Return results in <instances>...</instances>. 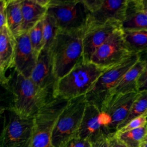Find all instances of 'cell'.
<instances>
[{"label":"cell","instance_id":"25","mask_svg":"<svg viewBox=\"0 0 147 147\" xmlns=\"http://www.w3.org/2000/svg\"><path fill=\"white\" fill-rule=\"evenodd\" d=\"M42 28V20L28 32L31 45L34 52L38 56L44 48Z\"/></svg>","mask_w":147,"mask_h":147},{"label":"cell","instance_id":"11","mask_svg":"<svg viewBox=\"0 0 147 147\" xmlns=\"http://www.w3.org/2000/svg\"><path fill=\"white\" fill-rule=\"evenodd\" d=\"M89 11L87 28L103 25L111 20L122 22L127 0H84Z\"/></svg>","mask_w":147,"mask_h":147},{"label":"cell","instance_id":"21","mask_svg":"<svg viewBox=\"0 0 147 147\" xmlns=\"http://www.w3.org/2000/svg\"><path fill=\"white\" fill-rule=\"evenodd\" d=\"M123 34L125 42L132 53L140 54L147 51V30H123Z\"/></svg>","mask_w":147,"mask_h":147},{"label":"cell","instance_id":"31","mask_svg":"<svg viewBox=\"0 0 147 147\" xmlns=\"http://www.w3.org/2000/svg\"><path fill=\"white\" fill-rule=\"evenodd\" d=\"M91 144V147H109L107 137H103Z\"/></svg>","mask_w":147,"mask_h":147},{"label":"cell","instance_id":"6","mask_svg":"<svg viewBox=\"0 0 147 147\" xmlns=\"http://www.w3.org/2000/svg\"><path fill=\"white\" fill-rule=\"evenodd\" d=\"M47 14L55 20L60 30H85L89 11L84 0H51Z\"/></svg>","mask_w":147,"mask_h":147},{"label":"cell","instance_id":"5","mask_svg":"<svg viewBox=\"0 0 147 147\" xmlns=\"http://www.w3.org/2000/svg\"><path fill=\"white\" fill-rule=\"evenodd\" d=\"M87 104L85 95L68 100L53 129V147H63L68 141L78 137Z\"/></svg>","mask_w":147,"mask_h":147},{"label":"cell","instance_id":"14","mask_svg":"<svg viewBox=\"0 0 147 147\" xmlns=\"http://www.w3.org/2000/svg\"><path fill=\"white\" fill-rule=\"evenodd\" d=\"M16 40L14 69L24 76L29 78L36 64L38 56L32 48L28 32L21 33Z\"/></svg>","mask_w":147,"mask_h":147},{"label":"cell","instance_id":"4","mask_svg":"<svg viewBox=\"0 0 147 147\" xmlns=\"http://www.w3.org/2000/svg\"><path fill=\"white\" fill-rule=\"evenodd\" d=\"M140 58V54L133 53L121 62L107 68L86 94L85 98L87 103L94 105L100 110L104 102L110 96L112 90Z\"/></svg>","mask_w":147,"mask_h":147},{"label":"cell","instance_id":"18","mask_svg":"<svg viewBox=\"0 0 147 147\" xmlns=\"http://www.w3.org/2000/svg\"><path fill=\"white\" fill-rule=\"evenodd\" d=\"M123 30H147V15L142 9L141 0H127Z\"/></svg>","mask_w":147,"mask_h":147},{"label":"cell","instance_id":"1","mask_svg":"<svg viewBox=\"0 0 147 147\" xmlns=\"http://www.w3.org/2000/svg\"><path fill=\"white\" fill-rule=\"evenodd\" d=\"M84 30L59 29L49 51L54 75L57 80L83 60V37Z\"/></svg>","mask_w":147,"mask_h":147},{"label":"cell","instance_id":"17","mask_svg":"<svg viewBox=\"0 0 147 147\" xmlns=\"http://www.w3.org/2000/svg\"><path fill=\"white\" fill-rule=\"evenodd\" d=\"M51 0H21L22 33L28 32L47 13Z\"/></svg>","mask_w":147,"mask_h":147},{"label":"cell","instance_id":"12","mask_svg":"<svg viewBox=\"0 0 147 147\" xmlns=\"http://www.w3.org/2000/svg\"><path fill=\"white\" fill-rule=\"evenodd\" d=\"M121 28L122 23L115 20L86 28L83 37L84 61H90L95 52L114 32Z\"/></svg>","mask_w":147,"mask_h":147},{"label":"cell","instance_id":"16","mask_svg":"<svg viewBox=\"0 0 147 147\" xmlns=\"http://www.w3.org/2000/svg\"><path fill=\"white\" fill-rule=\"evenodd\" d=\"M16 49V38L7 27L0 29V74L2 84L6 85L7 82V71L14 68Z\"/></svg>","mask_w":147,"mask_h":147},{"label":"cell","instance_id":"19","mask_svg":"<svg viewBox=\"0 0 147 147\" xmlns=\"http://www.w3.org/2000/svg\"><path fill=\"white\" fill-rule=\"evenodd\" d=\"M145 65L144 60L140 58L139 60L123 75L117 86L112 90L111 95L138 92L137 81Z\"/></svg>","mask_w":147,"mask_h":147},{"label":"cell","instance_id":"15","mask_svg":"<svg viewBox=\"0 0 147 147\" xmlns=\"http://www.w3.org/2000/svg\"><path fill=\"white\" fill-rule=\"evenodd\" d=\"M78 137L91 143L108 137L100 118V110L87 103Z\"/></svg>","mask_w":147,"mask_h":147},{"label":"cell","instance_id":"32","mask_svg":"<svg viewBox=\"0 0 147 147\" xmlns=\"http://www.w3.org/2000/svg\"><path fill=\"white\" fill-rule=\"evenodd\" d=\"M142 9L147 15V0H141Z\"/></svg>","mask_w":147,"mask_h":147},{"label":"cell","instance_id":"2","mask_svg":"<svg viewBox=\"0 0 147 147\" xmlns=\"http://www.w3.org/2000/svg\"><path fill=\"white\" fill-rule=\"evenodd\" d=\"M106 69L91 61H80L56 81L53 98L69 100L86 95Z\"/></svg>","mask_w":147,"mask_h":147},{"label":"cell","instance_id":"13","mask_svg":"<svg viewBox=\"0 0 147 147\" xmlns=\"http://www.w3.org/2000/svg\"><path fill=\"white\" fill-rule=\"evenodd\" d=\"M29 78L38 87L52 95L57 79L53 73L49 48H44L40 53L35 67Z\"/></svg>","mask_w":147,"mask_h":147},{"label":"cell","instance_id":"30","mask_svg":"<svg viewBox=\"0 0 147 147\" xmlns=\"http://www.w3.org/2000/svg\"><path fill=\"white\" fill-rule=\"evenodd\" d=\"M107 141L109 147H126V146L121 142L115 134L108 136Z\"/></svg>","mask_w":147,"mask_h":147},{"label":"cell","instance_id":"9","mask_svg":"<svg viewBox=\"0 0 147 147\" xmlns=\"http://www.w3.org/2000/svg\"><path fill=\"white\" fill-rule=\"evenodd\" d=\"M138 94H112L104 102L100 110V118L108 136L116 133L118 126L127 117Z\"/></svg>","mask_w":147,"mask_h":147},{"label":"cell","instance_id":"22","mask_svg":"<svg viewBox=\"0 0 147 147\" xmlns=\"http://www.w3.org/2000/svg\"><path fill=\"white\" fill-rule=\"evenodd\" d=\"M145 114H147V91L138 92L130 107L127 117L118 126L117 131L132 119Z\"/></svg>","mask_w":147,"mask_h":147},{"label":"cell","instance_id":"28","mask_svg":"<svg viewBox=\"0 0 147 147\" xmlns=\"http://www.w3.org/2000/svg\"><path fill=\"white\" fill-rule=\"evenodd\" d=\"M63 147H91V144L88 141L76 137L66 142Z\"/></svg>","mask_w":147,"mask_h":147},{"label":"cell","instance_id":"10","mask_svg":"<svg viewBox=\"0 0 147 147\" xmlns=\"http://www.w3.org/2000/svg\"><path fill=\"white\" fill-rule=\"evenodd\" d=\"M132 53L125 42L121 28L114 32L95 52L90 61L107 69L121 62Z\"/></svg>","mask_w":147,"mask_h":147},{"label":"cell","instance_id":"24","mask_svg":"<svg viewBox=\"0 0 147 147\" xmlns=\"http://www.w3.org/2000/svg\"><path fill=\"white\" fill-rule=\"evenodd\" d=\"M42 25L44 48L49 49L59 30V28L54 18L47 13L42 19Z\"/></svg>","mask_w":147,"mask_h":147},{"label":"cell","instance_id":"33","mask_svg":"<svg viewBox=\"0 0 147 147\" xmlns=\"http://www.w3.org/2000/svg\"><path fill=\"white\" fill-rule=\"evenodd\" d=\"M140 147H147V134L142 140L140 145Z\"/></svg>","mask_w":147,"mask_h":147},{"label":"cell","instance_id":"27","mask_svg":"<svg viewBox=\"0 0 147 147\" xmlns=\"http://www.w3.org/2000/svg\"><path fill=\"white\" fill-rule=\"evenodd\" d=\"M147 123V114L142 115L138 117H137L131 121H130L128 123H127L125 126L122 127L121 129L118 130L117 132H125L129 131L133 129H135L145 125Z\"/></svg>","mask_w":147,"mask_h":147},{"label":"cell","instance_id":"26","mask_svg":"<svg viewBox=\"0 0 147 147\" xmlns=\"http://www.w3.org/2000/svg\"><path fill=\"white\" fill-rule=\"evenodd\" d=\"M140 58L144 60L145 65L137 81L138 92L147 91V51L140 53Z\"/></svg>","mask_w":147,"mask_h":147},{"label":"cell","instance_id":"20","mask_svg":"<svg viewBox=\"0 0 147 147\" xmlns=\"http://www.w3.org/2000/svg\"><path fill=\"white\" fill-rule=\"evenodd\" d=\"M7 27L15 38L22 33L21 0H6Z\"/></svg>","mask_w":147,"mask_h":147},{"label":"cell","instance_id":"23","mask_svg":"<svg viewBox=\"0 0 147 147\" xmlns=\"http://www.w3.org/2000/svg\"><path fill=\"white\" fill-rule=\"evenodd\" d=\"M147 134V123L140 127L125 132H116L115 135L126 147H140L141 143Z\"/></svg>","mask_w":147,"mask_h":147},{"label":"cell","instance_id":"7","mask_svg":"<svg viewBox=\"0 0 147 147\" xmlns=\"http://www.w3.org/2000/svg\"><path fill=\"white\" fill-rule=\"evenodd\" d=\"M68 100L52 98L34 116L30 147H53L52 133L56 121Z\"/></svg>","mask_w":147,"mask_h":147},{"label":"cell","instance_id":"3","mask_svg":"<svg viewBox=\"0 0 147 147\" xmlns=\"http://www.w3.org/2000/svg\"><path fill=\"white\" fill-rule=\"evenodd\" d=\"M6 86L14 98L11 107L19 114L33 117L49 100L53 98L48 92L38 87L30 78H26L14 69L8 78Z\"/></svg>","mask_w":147,"mask_h":147},{"label":"cell","instance_id":"29","mask_svg":"<svg viewBox=\"0 0 147 147\" xmlns=\"http://www.w3.org/2000/svg\"><path fill=\"white\" fill-rule=\"evenodd\" d=\"M0 6V29L7 26L6 20V0H1Z\"/></svg>","mask_w":147,"mask_h":147},{"label":"cell","instance_id":"8","mask_svg":"<svg viewBox=\"0 0 147 147\" xmlns=\"http://www.w3.org/2000/svg\"><path fill=\"white\" fill-rule=\"evenodd\" d=\"M4 123L1 136V147H30L34 117H28L5 108Z\"/></svg>","mask_w":147,"mask_h":147}]
</instances>
